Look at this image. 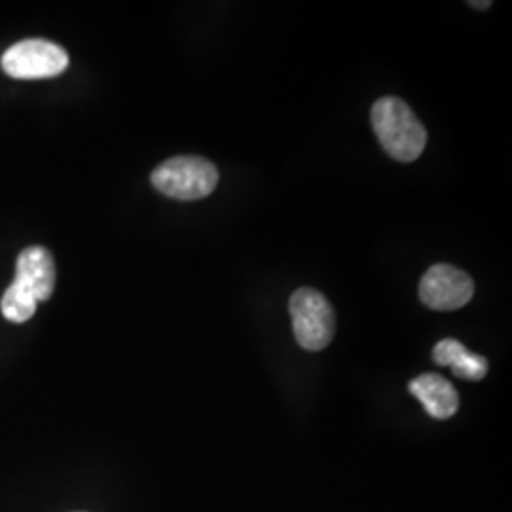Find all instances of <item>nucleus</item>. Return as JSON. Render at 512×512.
<instances>
[{"label":"nucleus","mask_w":512,"mask_h":512,"mask_svg":"<svg viewBox=\"0 0 512 512\" xmlns=\"http://www.w3.org/2000/svg\"><path fill=\"white\" fill-rule=\"evenodd\" d=\"M372 126L385 152L399 162L418 160L427 145L425 128L399 97H382L374 103Z\"/></svg>","instance_id":"obj_1"},{"label":"nucleus","mask_w":512,"mask_h":512,"mask_svg":"<svg viewBox=\"0 0 512 512\" xmlns=\"http://www.w3.org/2000/svg\"><path fill=\"white\" fill-rule=\"evenodd\" d=\"M219 183V171L209 160L200 156H177L152 173V184L165 196L194 202L209 196Z\"/></svg>","instance_id":"obj_2"},{"label":"nucleus","mask_w":512,"mask_h":512,"mask_svg":"<svg viewBox=\"0 0 512 512\" xmlns=\"http://www.w3.org/2000/svg\"><path fill=\"white\" fill-rule=\"evenodd\" d=\"M289 310L293 317L294 336L308 351H321L332 342L336 319L329 300L315 289H298L291 296Z\"/></svg>","instance_id":"obj_3"},{"label":"nucleus","mask_w":512,"mask_h":512,"mask_svg":"<svg viewBox=\"0 0 512 512\" xmlns=\"http://www.w3.org/2000/svg\"><path fill=\"white\" fill-rule=\"evenodd\" d=\"M69 65V55L50 40L29 38L14 44L2 55L4 73L19 80L50 78L63 73Z\"/></svg>","instance_id":"obj_4"},{"label":"nucleus","mask_w":512,"mask_h":512,"mask_svg":"<svg viewBox=\"0 0 512 512\" xmlns=\"http://www.w3.org/2000/svg\"><path fill=\"white\" fill-rule=\"evenodd\" d=\"M473 294V279L450 264L429 268L420 283L421 302L431 310H459L471 302Z\"/></svg>","instance_id":"obj_5"},{"label":"nucleus","mask_w":512,"mask_h":512,"mask_svg":"<svg viewBox=\"0 0 512 512\" xmlns=\"http://www.w3.org/2000/svg\"><path fill=\"white\" fill-rule=\"evenodd\" d=\"M35 300H48L55 287L54 258L44 247H29L18 258L16 279Z\"/></svg>","instance_id":"obj_6"},{"label":"nucleus","mask_w":512,"mask_h":512,"mask_svg":"<svg viewBox=\"0 0 512 512\" xmlns=\"http://www.w3.org/2000/svg\"><path fill=\"white\" fill-rule=\"evenodd\" d=\"M410 393L420 399L427 414L435 420H448L458 412V391L439 374H421L410 382Z\"/></svg>","instance_id":"obj_7"},{"label":"nucleus","mask_w":512,"mask_h":512,"mask_svg":"<svg viewBox=\"0 0 512 512\" xmlns=\"http://www.w3.org/2000/svg\"><path fill=\"white\" fill-rule=\"evenodd\" d=\"M433 359L440 366H450L452 372L463 380H482L488 372V361L482 355H475L458 340H440L433 349Z\"/></svg>","instance_id":"obj_8"},{"label":"nucleus","mask_w":512,"mask_h":512,"mask_svg":"<svg viewBox=\"0 0 512 512\" xmlns=\"http://www.w3.org/2000/svg\"><path fill=\"white\" fill-rule=\"evenodd\" d=\"M0 310L4 317L12 323H25L29 321L37 311V300L29 293L21 283L14 281L6 293L2 296Z\"/></svg>","instance_id":"obj_9"},{"label":"nucleus","mask_w":512,"mask_h":512,"mask_svg":"<svg viewBox=\"0 0 512 512\" xmlns=\"http://www.w3.org/2000/svg\"><path fill=\"white\" fill-rule=\"evenodd\" d=\"M471 4H473L475 8H488V6H492V2H488V0H486V2H471Z\"/></svg>","instance_id":"obj_10"}]
</instances>
